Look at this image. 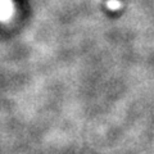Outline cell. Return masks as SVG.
Segmentation results:
<instances>
[{
    "mask_svg": "<svg viewBox=\"0 0 154 154\" xmlns=\"http://www.w3.org/2000/svg\"><path fill=\"white\" fill-rule=\"evenodd\" d=\"M12 4L9 0H0V19H7L12 16Z\"/></svg>",
    "mask_w": 154,
    "mask_h": 154,
    "instance_id": "1",
    "label": "cell"
},
{
    "mask_svg": "<svg viewBox=\"0 0 154 154\" xmlns=\"http://www.w3.org/2000/svg\"><path fill=\"white\" fill-rule=\"evenodd\" d=\"M108 5H109V8L116 9V8H118V7H119V3H118V2H116V0H109V2H108Z\"/></svg>",
    "mask_w": 154,
    "mask_h": 154,
    "instance_id": "2",
    "label": "cell"
}]
</instances>
